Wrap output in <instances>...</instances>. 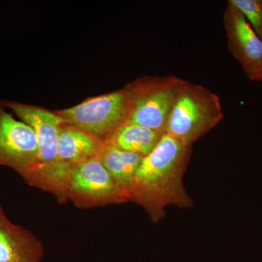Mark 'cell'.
I'll list each match as a JSON object with an SVG mask.
<instances>
[{"label":"cell","mask_w":262,"mask_h":262,"mask_svg":"<svg viewBox=\"0 0 262 262\" xmlns=\"http://www.w3.org/2000/svg\"><path fill=\"white\" fill-rule=\"evenodd\" d=\"M65 200L81 208L128 202L125 193L96 157L70 164L66 180Z\"/></svg>","instance_id":"cell-4"},{"label":"cell","mask_w":262,"mask_h":262,"mask_svg":"<svg viewBox=\"0 0 262 262\" xmlns=\"http://www.w3.org/2000/svg\"><path fill=\"white\" fill-rule=\"evenodd\" d=\"M223 117L218 95L201 84L181 79L165 134L192 146Z\"/></svg>","instance_id":"cell-2"},{"label":"cell","mask_w":262,"mask_h":262,"mask_svg":"<svg viewBox=\"0 0 262 262\" xmlns=\"http://www.w3.org/2000/svg\"><path fill=\"white\" fill-rule=\"evenodd\" d=\"M244 14L262 40V0H229Z\"/></svg>","instance_id":"cell-13"},{"label":"cell","mask_w":262,"mask_h":262,"mask_svg":"<svg viewBox=\"0 0 262 262\" xmlns=\"http://www.w3.org/2000/svg\"><path fill=\"white\" fill-rule=\"evenodd\" d=\"M104 142L89 133L63 124L58 137V160L74 164L96 158Z\"/></svg>","instance_id":"cell-10"},{"label":"cell","mask_w":262,"mask_h":262,"mask_svg":"<svg viewBox=\"0 0 262 262\" xmlns=\"http://www.w3.org/2000/svg\"><path fill=\"white\" fill-rule=\"evenodd\" d=\"M163 134L136 124L125 123L106 141L123 151L146 157L158 145Z\"/></svg>","instance_id":"cell-12"},{"label":"cell","mask_w":262,"mask_h":262,"mask_svg":"<svg viewBox=\"0 0 262 262\" xmlns=\"http://www.w3.org/2000/svg\"><path fill=\"white\" fill-rule=\"evenodd\" d=\"M39 163V146L32 127L18 120L0 103V165L23 179Z\"/></svg>","instance_id":"cell-6"},{"label":"cell","mask_w":262,"mask_h":262,"mask_svg":"<svg viewBox=\"0 0 262 262\" xmlns=\"http://www.w3.org/2000/svg\"><path fill=\"white\" fill-rule=\"evenodd\" d=\"M56 113L66 123L106 141L126 123L128 106L125 90L90 98L72 107Z\"/></svg>","instance_id":"cell-5"},{"label":"cell","mask_w":262,"mask_h":262,"mask_svg":"<svg viewBox=\"0 0 262 262\" xmlns=\"http://www.w3.org/2000/svg\"><path fill=\"white\" fill-rule=\"evenodd\" d=\"M96 158L128 200L134 177L144 157L123 151L105 141Z\"/></svg>","instance_id":"cell-11"},{"label":"cell","mask_w":262,"mask_h":262,"mask_svg":"<svg viewBox=\"0 0 262 262\" xmlns=\"http://www.w3.org/2000/svg\"><path fill=\"white\" fill-rule=\"evenodd\" d=\"M227 46L250 80L262 82V40L230 1L224 13Z\"/></svg>","instance_id":"cell-7"},{"label":"cell","mask_w":262,"mask_h":262,"mask_svg":"<svg viewBox=\"0 0 262 262\" xmlns=\"http://www.w3.org/2000/svg\"><path fill=\"white\" fill-rule=\"evenodd\" d=\"M180 78L173 75L144 76L124 88L127 99L126 123L165 134Z\"/></svg>","instance_id":"cell-3"},{"label":"cell","mask_w":262,"mask_h":262,"mask_svg":"<svg viewBox=\"0 0 262 262\" xmlns=\"http://www.w3.org/2000/svg\"><path fill=\"white\" fill-rule=\"evenodd\" d=\"M1 103L34 130L39 146L38 165L57 161L58 137L64 120L56 112L52 113L40 106L11 101Z\"/></svg>","instance_id":"cell-8"},{"label":"cell","mask_w":262,"mask_h":262,"mask_svg":"<svg viewBox=\"0 0 262 262\" xmlns=\"http://www.w3.org/2000/svg\"><path fill=\"white\" fill-rule=\"evenodd\" d=\"M190 150L191 146L164 134L136 172L128 201L142 206L156 223L163 218L167 206H193L183 184Z\"/></svg>","instance_id":"cell-1"},{"label":"cell","mask_w":262,"mask_h":262,"mask_svg":"<svg viewBox=\"0 0 262 262\" xmlns=\"http://www.w3.org/2000/svg\"><path fill=\"white\" fill-rule=\"evenodd\" d=\"M42 256L40 241L10 222L0 206V262H40Z\"/></svg>","instance_id":"cell-9"}]
</instances>
